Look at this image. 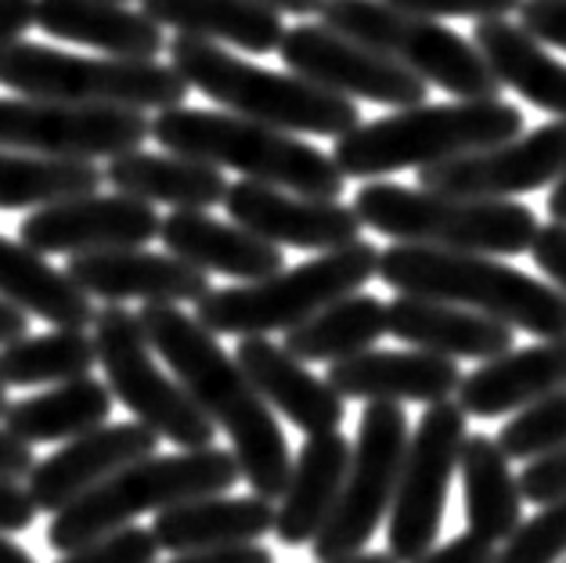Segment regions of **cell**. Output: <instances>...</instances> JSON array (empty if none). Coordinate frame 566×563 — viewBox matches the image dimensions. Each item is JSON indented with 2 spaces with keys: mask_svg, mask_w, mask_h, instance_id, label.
I'll list each match as a JSON object with an SVG mask.
<instances>
[{
  "mask_svg": "<svg viewBox=\"0 0 566 563\" xmlns=\"http://www.w3.org/2000/svg\"><path fill=\"white\" fill-rule=\"evenodd\" d=\"M137 322L148 347L167 362L174 379L202 408V416L228 434L231 456L253 496L279 502L293 470V456H289L285 430L245 379L239 362L224 354L210 329L174 304H145L137 311Z\"/></svg>",
  "mask_w": 566,
  "mask_h": 563,
  "instance_id": "1",
  "label": "cell"
},
{
  "mask_svg": "<svg viewBox=\"0 0 566 563\" xmlns=\"http://www.w3.org/2000/svg\"><path fill=\"white\" fill-rule=\"evenodd\" d=\"M376 274L400 296L444 300L542 340L566 336V296L556 285L494 257L394 242L379 253Z\"/></svg>",
  "mask_w": 566,
  "mask_h": 563,
  "instance_id": "2",
  "label": "cell"
},
{
  "mask_svg": "<svg viewBox=\"0 0 566 563\" xmlns=\"http://www.w3.org/2000/svg\"><path fill=\"white\" fill-rule=\"evenodd\" d=\"M523 134V113L513 102H440L411 105L394 116L357 123L350 134L336 137L333 163L343 177H386L397 170H422L469 153H483Z\"/></svg>",
  "mask_w": 566,
  "mask_h": 563,
  "instance_id": "3",
  "label": "cell"
},
{
  "mask_svg": "<svg viewBox=\"0 0 566 563\" xmlns=\"http://www.w3.org/2000/svg\"><path fill=\"white\" fill-rule=\"evenodd\" d=\"M151 137L174 156L210 163L217 170H239L245 181L296 191L307 199H339L347 177L333 156L296 134L210 108H163L151 119Z\"/></svg>",
  "mask_w": 566,
  "mask_h": 563,
  "instance_id": "4",
  "label": "cell"
},
{
  "mask_svg": "<svg viewBox=\"0 0 566 563\" xmlns=\"http://www.w3.org/2000/svg\"><path fill=\"white\" fill-rule=\"evenodd\" d=\"M167 51L174 73L188 87L224 105L234 116L314 137H343L361 123L357 105L343 94H333L293 73H274V69L245 62L242 54H231L213 40L177 33Z\"/></svg>",
  "mask_w": 566,
  "mask_h": 563,
  "instance_id": "5",
  "label": "cell"
},
{
  "mask_svg": "<svg viewBox=\"0 0 566 563\" xmlns=\"http://www.w3.org/2000/svg\"><path fill=\"white\" fill-rule=\"evenodd\" d=\"M361 228L408 246H433L454 253L516 257L527 253L537 236L531 206L513 199H469L430 188H405L371 181L354 196Z\"/></svg>",
  "mask_w": 566,
  "mask_h": 563,
  "instance_id": "6",
  "label": "cell"
},
{
  "mask_svg": "<svg viewBox=\"0 0 566 563\" xmlns=\"http://www.w3.org/2000/svg\"><path fill=\"white\" fill-rule=\"evenodd\" d=\"M239 480L242 470L228 448L210 445L181 448L174 456H145L54 513L44 539L54 553H73L91 539L130 528L137 517L159 513L188 499L220 496V491H231Z\"/></svg>",
  "mask_w": 566,
  "mask_h": 563,
  "instance_id": "7",
  "label": "cell"
},
{
  "mask_svg": "<svg viewBox=\"0 0 566 563\" xmlns=\"http://www.w3.org/2000/svg\"><path fill=\"white\" fill-rule=\"evenodd\" d=\"M379 250L365 239H354L339 250H325L307 264L282 268L260 282L210 290L196 304V322L213 336H268L285 333L311 314L336 304L339 296L361 293L376 279Z\"/></svg>",
  "mask_w": 566,
  "mask_h": 563,
  "instance_id": "8",
  "label": "cell"
},
{
  "mask_svg": "<svg viewBox=\"0 0 566 563\" xmlns=\"http://www.w3.org/2000/svg\"><path fill=\"white\" fill-rule=\"evenodd\" d=\"M0 87L19 91L22 98L134 108V113H163L188 98V84L174 65L159 59H113V54H69L59 48L15 44L0 48Z\"/></svg>",
  "mask_w": 566,
  "mask_h": 563,
  "instance_id": "9",
  "label": "cell"
},
{
  "mask_svg": "<svg viewBox=\"0 0 566 563\" xmlns=\"http://www.w3.org/2000/svg\"><path fill=\"white\" fill-rule=\"evenodd\" d=\"M317 15L328 30L386 54L416 73L422 84L448 91L454 98H502L505 91L473 40L459 37L451 25H440V19L411 15L382 0H325Z\"/></svg>",
  "mask_w": 566,
  "mask_h": 563,
  "instance_id": "10",
  "label": "cell"
},
{
  "mask_svg": "<svg viewBox=\"0 0 566 563\" xmlns=\"http://www.w3.org/2000/svg\"><path fill=\"white\" fill-rule=\"evenodd\" d=\"M94 351L105 368V387L134 411L142 427L177 448H210L217 441V427L191 402V394L159 368L137 311L108 304L94 314Z\"/></svg>",
  "mask_w": 566,
  "mask_h": 563,
  "instance_id": "11",
  "label": "cell"
},
{
  "mask_svg": "<svg viewBox=\"0 0 566 563\" xmlns=\"http://www.w3.org/2000/svg\"><path fill=\"white\" fill-rule=\"evenodd\" d=\"M408 437L411 423L405 408L394 402H368L361 411V427H357V441L350 445V466L343 477L336 510L311 542L314 556L322 563L365 553L371 534L379 531L394 505Z\"/></svg>",
  "mask_w": 566,
  "mask_h": 563,
  "instance_id": "12",
  "label": "cell"
},
{
  "mask_svg": "<svg viewBox=\"0 0 566 563\" xmlns=\"http://www.w3.org/2000/svg\"><path fill=\"white\" fill-rule=\"evenodd\" d=\"M469 437V416L454 402L426 405L416 434L408 437L400 462L394 505H390V556L397 563H416L440 539L451 480L459 473L462 441Z\"/></svg>",
  "mask_w": 566,
  "mask_h": 563,
  "instance_id": "13",
  "label": "cell"
},
{
  "mask_svg": "<svg viewBox=\"0 0 566 563\" xmlns=\"http://www.w3.org/2000/svg\"><path fill=\"white\" fill-rule=\"evenodd\" d=\"M151 137L134 108L69 105L44 98H0V148L54 159H116Z\"/></svg>",
  "mask_w": 566,
  "mask_h": 563,
  "instance_id": "14",
  "label": "cell"
},
{
  "mask_svg": "<svg viewBox=\"0 0 566 563\" xmlns=\"http://www.w3.org/2000/svg\"><path fill=\"white\" fill-rule=\"evenodd\" d=\"M279 54L293 76L311 80V84L343 94V98H365L390 108H411L422 105L430 84H422L416 73L397 65L386 54L371 51L357 40L343 37L328 25H293L285 30Z\"/></svg>",
  "mask_w": 566,
  "mask_h": 563,
  "instance_id": "15",
  "label": "cell"
},
{
  "mask_svg": "<svg viewBox=\"0 0 566 563\" xmlns=\"http://www.w3.org/2000/svg\"><path fill=\"white\" fill-rule=\"evenodd\" d=\"M566 174V119L419 170V188L469 199H513L556 185Z\"/></svg>",
  "mask_w": 566,
  "mask_h": 563,
  "instance_id": "16",
  "label": "cell"
},
{
  "mask_svg": "<svg viewBox=\"0 0 566 563\" xmlns=\"http://www.w3.org/2000/svg\"><path fill=\"white\" fill-rule=\"evenodd\" d=\"M156 206L142 199L119 196V191H91L54 206H40L22 217L19 242L36 253H102V250H130L159 239Z\"/></svg>",
  "mask_w": 566,
  "mask_h": 563,
  "instance_id": "17",
  "label": "cell"
},
{
  "mask_svg": "<svg viewBox=\"0 0 566 563\" xmlns=\"http://www.w3.org/2000/svg\"><path fill=\"white\" fill-rule=\"evenodd\" d=\"M234 225L253 231L271 246H293V250H339L361 239V221L354 206L339 199H307L296 191L271 188L260 181H234L220 202Z\"/></svg>",
  "mask_w": 566,
  "mask_h": 563,
  "instance_id": "18",
  "label": "cell"
},
{
  "mask_svg": "<svg viewBox=\"0 0 566 563\" xmlns=\"http://www.w3.org/2000/svg\"><path fill=\"white\" fill-rule=\"evenodd\" d=\"M159 437L142 423H102L87 434L73 437L62 448H54L48 459L33 466L25 477V491L36 505V513H59L69 502L87 496L123 466L145 456H156Z\"/></svg>",
  "mask_w": 566,
  "mask_h": 563,
  "instance_id": "19",
  "label": "cell"
},
{
  "mask_svg": "<svg viewBox=\"0 0 566 563\" xmlns=\"http://www.w3.org/2000/svg\"><path fill=\"white\" fill-rule=\"evenodd\" d=\"M65 274L87 296L123 304V300H142V304H199L210 293V274L185 264L174 253H148L145 246L130 250H102V253H76L69 257Z\"/></svg>",
  "mask_w": 566,
  "mask_h": 563,
  "instance_id": "20",
  "label": "cell"
},
{
  "mask_svg": "<svg viewBox=\"0 0 566 563\" xmlns=\"http://www.w3.org/2000/svg\"><path fill=\"white\" fill-rule=\"evenodd\" d=\"M325 383L343 402H451L462 383L459 362L430 351H361L354 358L328 365Z\"/></svg>",
  "mask_w": 566,
  "mask_h": 563,
  "instance_id": "21",
  "label": "cell"
},
{
  "mask_svg": "<svg viewBox=\"0 0 566 563\" xmlns=\"http://www.w3.org/2000/svg\"><path fill=\"white\" fill-rule=\"evenodd\" d=\"M234 362L253 383V390L268 402V408L282 411L307 437L333 434L347 419V402L325 379H317L307 365L296 362L282 343L268 336H242Z\"/></svg>",
  "mask_w": 566,
  "mask_h": 563,
  "instance_id": "22",
  "label": "cell"
},
{
  "mask_svg": "<svg viewBox=\"0 0 566 563\" xmlns=\"http://www.w3.org/2000/svg\"><path fill=\"white\" fill-rule=\"evenodd\" d=\"M386 333L416 351H430L440 358H469V362H491L513 351L516 333L502 322L476 314L459 304L426 296H400L386 304Z\"/></svg>",
  "mask_w": 566,
  "mask_h": 563,
  "instance_id": "23",
  "label": "cell"
},
{
  "mask_svg": "<svg viewBox=\"0 0 566 563\" xmlns=\"http://www.w3.org/2000/svg\"><path fill=\"white\" fill-rule=\"evenodd\" d=\"M566 387V336L534 343L523 351H505L502 358L480 362L469 376H462L459 405L473 419H499L520 411L542 397Z\"/></svg>",
  "mask_w": 566,
  "mask_h": 563,
  "instance_id": "24",
  "label": "cell"
},
{
  "mask_svg": "<svg viewBox=\"0 0 566 563\" xmlns=\"http://www.w3.org/2000/svg\"><path fill=\"white\" fill-rule=\"evenodd\" d=\"M159 239L185 264L206 274H228L234 282H260L285 268L279 246L234 221H217L206 210H174L167 221H159Z\"/></svg>",
  "mask_w": 566,
  "mask_h": 563,
  "instance_id": "25",
  "label": "cell"
},
{
  "mask_svg": "<svg viewBox=\"0 0 566 563\" xmlns=\"http://www.w3.org/2000/svg\"><path fill=\"white\" fill-rule=\"evenodd\" d=\"M350 466V441L339 430L314 434L293 459L285 491L274 505V539L282 545H311L328 524Z\"/></svg>",
  "mask_w": 566,
  "mask_h": 563,
  "instance_id": "26",
  "label": "cell"
},
{
  "mask_svg": "<svg viewBox=\"0 0 566 563\" xmlns=\"http://www.w3.org/2000/svg\"><path fill=\"white\" fill-rule=\"evenodd\" d=\"M167 553H199V549L253 545L274 531V502L260 496H202L167 505L148 528Z\"/></svg>",
  "mask_w": 566,
  "mask_h": 563,
  "instance_id": "27",
  "label": "cell"
},
{
  "mask_svg": "<svg viewBox=\"0 0 566 563\" xmlns=\"http://www.w3.org/2000/svg\"><path fill=\"white\" fill-rule=\"evenodd\" d=\"M36 30L113 59H156L167 48L163 25L116 0H36Z\"/></svg>",
  "mask_w": 566,
  "mask_h": 563,
  "instance_id": "28",
  "label": "cell"
},
{
  "mask_svg": "<svg viewBox=\"0 0 566 563\" xmlns=\"http://www.w3.org/2000/svg\"><path fill=\"white\" fill-rule=\"evenodd\" d=\"M102 177L113 185L119 196L142 199L148 206H174V210H210L228 196L224 170L210 163L174 156V153H123L108 159Z\"/></svg>",
  "mask_w": 566,
  "mask_h": 563,
  "instance_id": "29",
  "label": "cell"
},
{
  "mask_svg": "<svg viewBox=\"0 0 566 563\" xmlns=\"http://www.w3.org/2000/svg\"><path fill=\"white\" fill-rule=\"evenodd\" d=\"M137 11L181 37L231 44L250 54L279 51L285 37L282 11L260 0H142Z\"/></svg>",
  "mask_w": 566,
  "mask_h": 563,
  "instance_id": "30",
  "label": "cell"
},
{
  "mask_svg": "<svg viewBox=\"0 0 566 563\" xmlns=\"http://www.w3.org/2000/svg\"><path fill=\"white\" fill-rule=\"evenodd\" d=\"M473 48L502 87H513L520 98L566 119V62L537 44L523 25L509 19H483L473 25Z\"/></svg>",
  "mask_w": 566,
  "mask_h": 563,
  "instance_id": "31",
  "label": "cell"
},
{
  "mask_svg": "<svg viewBox=\"0 0 566 563\" xmlns=\"http://www.w3.org/2000/svg\"><path fill=\"white\" fill-rule=\"evenodd\" d=\"M0 300L54 329H87L98 314L65 271L51 268L44 253L8 236H0Z\"/></svg>",
  "mask_w": 566,
  "mask_h": 563,
  "instance_id": "32",
  "label": "cell"
},
{
  "mask_svg": "<svg viewBox=\"0 0 566 563\" xmlns=\"http://www.w3.org/2000/svg\"><path fill=\"white\" fill-rule=\"evenodd\" d=\"M459 477L465 496V528L488 545H502L523 520L520 477L505 451L488 434H469L459 456Z\"/></svg>",
  "mask_w": 566,
  "mask_h": 563,
  "instance_id": "33",
  "label": "cell"
},
{
  "mask_svg": "<svg viewBox=\"0 0 566 563\" xmlns=\"http://www.w3.org/2000/svg\"><path fill=\"white\" fill-rule=\"evenodd\" d=\"M113 402L116 397L102 379L80 376L8 405L0 419H4V430L15 434L25 445H54L73 441V437L108 423Z\"/></svg>",
  "mask_w": 566,
  "mask_h": 563,
  "instance_id": "34",
  "label": "cell"
},
{
  "mask_svg": "<svg viewBox=\"0 0 566 563\" xmlns=\"http://www.w3.org/2000/svg\"><path fill=\"white\" fill-rule=\"evenodd\" d=\"M386 336V304L371 293L339 296L336 304L311 314L282 333V347L296 362H343L371 351Z\"/></svg>",
  "mask_w": 566,
  "mask_h": 563,
  "instance_id": "35",
  "label": "cell"
},
{
  "mask_svg": "<svg viewBox=\"0 0 566 563\" xmlns=\"http://www.w3.org/2000/svg\"><path fill=\"white\" fill-rule=\"evenodd\" d=\"M102 170L87 159H54L0 148V210H40L102 188Z\"/></svg>",
  "mask_w": 566,
  "mask_h": 563,
  "instance_id": "36",
  "label": "cell"
},
{
  "mask_svg": "<svg viewBox=\"0 0 566 563\" xmlns=\"http://www.w3.org/2000/svg\"><path fill=\"white\" fill-rule=\"evenodd\" d=\"M94 365H98V351L84 329H54L40 336L25 333L0 347L4 387H54V383L91 376Z\"/></svg>",
  "mask_w": 566,
  "mask_h": 563,
  "instance_id": "37",
  "label": "cell"
},
{
  "mask_svg": "<svg viewBox=\"0 0 566 563\" xmlns=\"http://www.w3.org/2000/svg\"><path fill=\"white\" fill-rule=\"evenodd\" d=\"M566 445V387L542 397L527 408L516 411V419H509L499 434V448L505 459L531 462L537 456H548Z\"/></svg>",
  "mask_w": 566,
  "mask_h": 563,
  "instance_id": "38",
  "label": "cell"
},
{
  "mask_svg": "<svg viewBox=\"0 0 566 563\" xmlns=\"http://www.w3.org/2000/svg\"><path fill=\"white\" fill-rule=\"evenodd\" d=\"M559 556H566V496L531 520H520V528L494 553V563H556Z\"/></svg>",
  "mask_w": 566,
  "mask_h": 563,
  "instance_id": "39",
  "label": "cell"
},
{
  "mask_svg": "<svg viewBox=\"0 0 566 563\" xmlns=\"http://www.w3.org/2000/svg\"><path fill=\"white\" fill-rule=\"evenodd\" d=\"M159 545L145 528H119L102 539H91L73 553H62L59 563H156Z\"/></svg>",
  "mask_w": 566,
  "mask_h": 563,
  "instance_id": "40",
  "label": "cell"
},
{
  "mask_svg": "<svg viewBox=\"0 0 566 563\" xmlns=\"http://www.w3.org/2000/svg\"><path fill=\"white\" fill-rule=\"evenodd\" d=\"M382 4L411 11L426 19H509L520 8V0H382Z\"/></svg>",
  "mask_w": 566,
  "mask_h": 563,
  "instance_id": "41",
  "label": "cell"
},
{
  "mask_svg": "<svg viewBox=\"0 0 566 563\" xmlns=\"http://www.w3.org/2000/svg\"><path fill=\"white\" fill-rule=\"evenodd\" d=\"M520 491L523 502L531 505H548L566 496V445L548 451V456H537L527 462V470L520 473Z\"/></svg>",
  "mask_w": 566,
  "mask_h": 563,
  "instance_id": "42",
  "label": "cell"
},
{
  "mask_svg": "<svg viewBox=\"0 0 566 563\" xmlns=\"http://www.w3.org/2000/svg\"><path fill=\"white\" fill-rule=\"evenodd\" d=\"M520 25L537 44L566 51V0H520Z\"/></svg>",
  "mask_w": 566,
  "mask_h": 563,
  "instance_id": "43",
  "label": "cell"
},
{
  "mask_svg": "<svg viewBox=\"0 0 566 563\" xmlns=\"http://www.w3.org/2000/svg\"><path fill=\"white\" fill-rule=\"evenodd\" d=\"M531 257H534V264L542 268V274H548V285H556L566 296V225L563 221L537 225Z\"/></svg>",
  "mask_w": 566,
  "mask_h": 563,
  "instance_id": "44",
  "label": "cell"
},
{
  "mask_svg": "<svg viewBox=\"0 0 566 563\" xmlns=\"http://www.w3.org/2000/svg\"><path fill=\"white\" fill-rule=\"evenodd\" d=\"M33 520H36V505L30 499V491L19 480H0V531L4 534L25 531L33 528Z\"/></svg>",
  "mask_w": 566,
  "mask_h": 563,
  "instance_id": "45",
  "label": "cell"
},
{
  "mask_svg": "<svg viewBox=\"0 0 566 563\" xmlns=\"http://www.w3.org/2000/svg\"><path fill=\"white\" fill-rule=\"evenodd\" d=\"M416 563H494V545L465 531V534H454L444 545H433L430 553L419 556Z\"/></svg>",
  "mask_w": 566,
  "mask_h": 563,
  "instance_id": "46",
  "label": "cell"
},
{
  "mask_svg": "<svg viewBox=\"0 0 566 563\" xmlns=\"http://www.w3.org/2000/svg\"><path fill=\"white\" fill-rule=\"evenodd\" d=\"M167 563H274L268 545H228V549H199V553H177Z\"/></svg>",
  "mask_w": 566,
  "mask_h": 563,
  "instance_id": "47",
  "label": "cell"
},
{
  "mask_svg": "<svg viewBox=\"0 0 566 563\" xmlns=\"http://www.w3.org/2000/svg\"><path fill=\"white\" fill-rule=\"evenodd\" d=\"M36 25V0H0V48L25 40Z\"/></svg>",
  "mask_w": 566,
  "mask_h": 563,
  "instance_id": "48",
  "label": "cell"
},
{
  "mask_svg": "<svg viewBox=\"0 0 566 563\" xmlns=\"http://www.w3.org/2000/svg\"><path fill=\"white\" fill-rule=\"evenodd\" d=\"M36 466V456H33V445L19 441L15 434H8L0 427V480H22L30 477Z\"/></svg>",
  "mask_w": 566,
  "mask_h": 563,
  "instance_id": "49",
  "label": "cell"
},
{
  "mask_svg": "<svg viewBox=\"0 0 566 563\" xmlns=\"http://www.w3.org/2000/svg\"><path fill=\"white\" fill-rule=\"evenodd\" d=\"M25 333H30V314H22L19 307H11L8 300H0V347Z\"/></svg>",
  "mask_w": 566,
  "mask_h": 563,
  "instance_id": "50",
  "label": "cell"
},
{
  "mask_svg": "<svg viewBox=\"0 0 566 563\" xmlns=\"http://www.w3.org/2000/svg\"><path fill=\"white\" fill-rule=\"evenodd\" d=\"M260 4L282 11V15H317V8H322L325 0H260Z\"/></svg>",
  "mask_w": 566,
  "mask_h": 563,
  "instance_id": "51",
  "label": "cell"
},
{
  "mask_svg": "<svg viewBox=\"0 0 566 563\" xmlns=\"http://www.w3.org/2000/svg\"><path fill=\"white\" fill-rule=\"evenodd\" d=\"M548 213H552V221H563L566 225V174L548 191Z\"/></svg>",
  "mask_w": 566,
  "mask_h": 563,
  "instance_id": "52",
  "label": "cell"
},
{
  "mask_svg": "<svg viewBox=\"0 0 566 563\" xmlns=\"http://www.w3.org/2000/svg\"><path fill=\"white\" fill-rule=\"evenodd\" d=\"M0 563H36L19 542H11L4 531H0Z\"/></svg>",
  "mask_w": 566,
  "mask_h": 563,
  "instance_id": "53",
  "label": "cell"
},
{
  "mask_svg": "<svg viewBox=\"0 0 566 563\" xmlns=\"http://www.w3.org/2000/svg\"><path fill=\"white\" fill-rule=\"evenodd\" d=\"M328 563H397L390 553H354V556H343V560H328Z\"/></svg>",
  "mask_w": 566,
  "mask_h": 563,
  "instance_id": "54",
  "label": "cell"
},
{
  "mask_svg": "<svg viewBox=\"0 0 566 563\" xmlns=\"http://www.w3.org/2000/svg\"><path fill=\"white\" fill-rule=\"evenodd\" d=\"M4 408H8V387L0 383V416H4Z\"/></svg>",
  "mask_w": 566,
  "mask_h": 563,
  "instance_id": "55",
  "label": "cell"
},
{
  "mask_svg": "<svg viewBox=\"0 0 566 563\" xmlns=\"http://www.w3.org/2000/svg\"><path fill=\"white\" fill-rule=\"evenodd\" d=\"M116 4H127V0H116Z\"/></svg>",
  "mask_w": 566,
  "mask_h": 563,
  "instance_id": "56",
  "label": "cell"
}]
</instances>
